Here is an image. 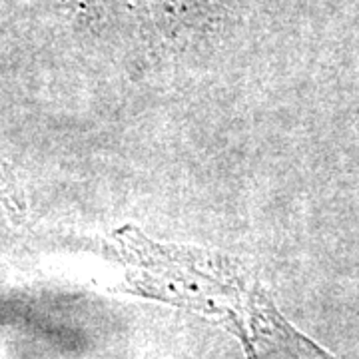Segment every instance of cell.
Masks as SVG:
<instances>
[{"mask_svg":"<svg viewBox=\"0 0 359 359\" xmlns=\"http://www.w3.org/2000/svg\"><path fill=\"white\" fill-rule=\"evenodd\" d=\"M233 330L240 334L248 359H337L282 320V316L256 295L224 306Z\"/></svg>","mask_w":359,"mask_h":359,"instance_id":"obj_1","label":"cell"}]
</instances>
